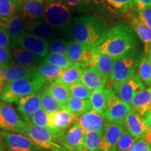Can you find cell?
I'll return each instance as SVG.
<instances>
[{
  "instance_id": "obj_1",
  "label": "cell",
  "mask_w": 151,
  "mask_h": 151,
  "mask_svg": "<svg viewBox=\"0 0 151 151\" xmlns=\"http://www.w3.org/2000/svg\"><path fill=\"white\" fill-rule=\"evenodd\" d=\"M138 46L137 35L132 27L120 23L109 29L102 42L94 48L116 59L137 50Z\"/></svg>"
},
{
  "instance_id": "obj_2",
  "label": "cell",
  "mask_w": 151,
  "mask_h": 151,
  "mask_svg": "<svg viewBox=\"0 0 151 151\" xmlns=\"http://www.w3.org/2000/svg\"><path fill=\"white\" fill-rule=\"evenodd\" d=\"M109 29L108 22L101 17L88 16L73 19L72 34L75 41L90 49L102 42Z\"/></svg>"
},
{
  "instance_id": "obj_3",
  "label": "cell",
  "mask_w": 151,
  "mask_h": 151,
  "mask_svg": "<svg viewBox=\"0 0 151 151\" xmlns=\"http://www.w3.org/2000/svg\"><path fill=\"white\" fill-rule=\"evenodd\" d=\"M46 81L39 73L29 78L9 83L0 94V99L6 103L16 102L22 97L40 91Z\"/></svg>"
},
{
  "instance_id": "obj_4",
  "label": "cell",
  "mask_w": 151,
  "mask_h": 151,
  "mask_svg": "<svg viewBox=\"0 0 151 151\" xmlns=\"http://www.w3.org/2000/svg\"><path fill=\"white\" fill-rule=\"evenodd\" d=\"M144 56L142 50L137 49L115 59L110 78L114 83H121L132 78Z\"/></svg>"
},
{
  "instance_id": "obj_5",
  "label": "cell",
  "mask_w": 151,
  "mask_h": 151,
  "mask_svg": "<svg viewBox=\"0 0 151 151\" xmlns=\"http://www.w3.org/2000/svg\"><path fill=\"white\" fill-rule=\"evenodd\" d=\"M22 134L27 137L39 148L51 150L61 147L58 141L64 134L52 131L49 128L37 127L30 122L24 121Z\"/></svg>"
},
{
  "instance_id": "obj_6",
  "label": "cell",
  "mask_w": 151,
  "mask_h": 151,
  "mask_svg": "<svg viewBox=\"0 0 151 151\" xmlns=\"http://www.w3.org/2000/svg\"><path fill=\"white\" fill-rule=\"evenodd\" d=\"M71 13L62 0H46L43 18L52 27H62L71 20Z\"/></svg>"
},
{
  "instance_id": "obj_7",
  "label": "cell",
  "mask_w": 151,
  "mask_h": 151,
  "mask_svg": "<svg viewBox=\"0 0 151 151\" xmlns=\"http://www.w3.org/2000/svg\"><path fill=\"white\" fill-rule=\"evenodd\" d=\"M106 95V108L102 115L107 121L118 122L124 124L125 116L132 111L131 106L117 97L111 89H105Z\"/></svg>"
},
{
  "instance_id": "obj_8",
  "label": "cell",
  "mask_w": 151,
  "mask_h": 151,
  "mask_svg": "<svg viewBox=\"0 0 151 151\" xmlns=\"http://www.w3.org/2000/svg\"><path fill=\"white\" fill-rule=\"evenodd\" d=\"M145 89H146V86L143 83L137 74L121 83L113 85V92L119 99L129 105L136 94Z\"/></svg>"
},
{
  "instance_id": "obj_9",
  "label": "cell",
  "mask_w": 151,
  "mask_h": 151,
  "mask_svg": "<svg viewBox=\"0 0 151 151\" xmlns=\"http://www.w3.org/2000/svg\"><path fill=\"white\" fill-rule=\"evenodd\" d=\"M5 147L9 151H40L26 136L9 132H0Z\"/></svg>"
},
{
  "instance_id": "obj_10",
  "label": "cell",
  "mask_w": 151,
  "mask_h": 151,
  "mask_svg": "<svg viewBox=\"0 0 151 151\" xmlns=\"http://www.w3.org/2000/svg\"><path fill=\"white\" fill-rule=\"evenodd\" d=\"M48 41L23 31L19 37L18 46L35 55L44 58L48 54Z\"/></svg>"
},
{
  "instance_id": "obj_11",
  "label": "cell",
  "mask_w": 151,
  "mask_h": 151,
  "mask_svg": "<svg viewBox=\"0 0 151 151\" xmlns=\"http://www.w3.org/2000/svg\"><path fill=\"white\" fill-rule=\"evenodd\" d=\"M124 129L123 124L107 122L101 137L99 150L102 151H116L117 143Z\"/></svg>"
},
{
  "instance_id": "obj_12",
  "label": "cell",
  "mask_w": 151,
  "mask_h": 151,
  "mask_svg": "<svg viewBox=\"0 0 151 151\" xmlns=\"http://www.w3.org/2000/svg\"><path fill=\"white\" fill-rule=\"evenodd\" d=\"M78 118V116L64 108L49 114V129L58 133L65 134L67 129L77 122Z\"/></svg>"
},
{
  "instance_id": "obj_13",
  "label": "cell",
  "mask_w": 151,
  "mask_h": 151,
  "mask_svg": "<svg viewBox=\"0 0 151 151\" xmlns=\"http://www.w3.org/2000/svg\"><path fill=\"white\" fill-rule=\"evenodd\" d=\"M107 122L102 115L96 113L93 110H90L79 116L76 122L84 132L103 134Z\"/></svg>"
},
{
  "instance_id": "obj_14",
  "label": "cell",
  "mask_w": 151,
  "mask_h": 151,
  "mask_svg": "<svg viewBox=\"0 0 151 151\" xmlns=\"http://www.w3.org/2000/svg\"><path fill=\"white\" fill-rule=\"evenodd\" d=\"M92 49L76 41L68 43L67 58L71 62L78 63L83 67H90Z\"/></svg>"
},
{
  "instance_id": "obj_15",
  "label": "cell",
  "mask_w": 151,
  "mask_h": 151,
  "mask_svg": "<svg viewBox=\"0 0 151 151\" xmlns=\"http://www.w3.org/2000/svg\"><path fill=\"white\" fill-rule=\"evenodd\" d=\"M124 127L127 131L136 139H143L149 129L144 119L132 110L127 113L124 120Z\"/></svg>"
},
{
  "instance_id": "obj_16",
  "label": "cell",
  "mask_w": 151,
  "mask_h": 151,
  "mask_svg": "<svg viewBox=\"0 0 151 151\" xmlns=\"http://www.w3.org/2000/svg\"><path fill=\"white\" fill-rule=\"evenodd\" d=\"M18 110L22 119L30 121V118L37 110L41 108V94L40 92L22 97L18 101Z\"/></svg>"
},
{
  "instance_id": "obj_17",
  "label": "cell",
  "mask_w": 151,
  "mask_h": 151,
  "mask_svg": "<svg viewBox=\"0 0 151 151\" xmlns=\"http://www.w3.org/2000/svg\"><path fill=\"white\" fill-rule=\"evenodd\" d=\"M0 111L5 129L22 134L24 121H22L12 106L6 102H0Z\"/></svg>"
},
{
  "instance_id": "obj_18",
  "label": "cell",
  "mask_w": 151,
  "mask_h": 151,
  "mask_svg": "<svg viewBox=\"0 0 151 151\" xmlns=\"http://www.w3.org/2000/svg\"><path fill=\"white\" fill-rule=\"evenodd\" d=\"M24 22L21 16L18 14L9 18H0V26L6 31L10 37L13 48L18 46L19 37L23 32Z\"/></svg>"
},
{
  "instance_id": "obj_19",
  "label": "cell",
  "mask_w": 151,
  "mask_h": 151,
  "mask_svg": "<svg viewBox=\"0 0 151 151\" xmlns=\"http://www.w3.org/2000/svg\"><path fill=\"white\" fill-rule=\"evenodd\" d=\"M23 31L47 41L55 35L54 28L41 18L24 21Z\"/></svg>"
},
{
  "instance_id": "obj_20",
  "label": "cell",
  "mask_w": 151,
  "mask_h": 151,
  "mask_svg": "<svg viewBox=\"0 0 151 151\" xmlns=\"http://www.w3.org/2000/svg\"><path fill=\"white\" fill-rule=\"evenodd\" d=\"M114 61L113 57L98 51L95 48H92L90 67L95 68L106 78H110Z\"/></svg>"
},
{
  "instance_id": "obj_21",
  "label": "cell",
  "mask_w": 151,
  "mask_h": 151,
  "mask_svg": "<svg viewBox=\"0 0 151 151\" xmlns=\"http://www.w3.org/2000/svg\"><path fill=\"white\" fill-rule=\"evenodd\" d=\"M108 79L101 74L95 68L87 67L83 70L79 82L91 91L104 90Z\"/></svg>"
},
{
  "instance_id": "obj_22",
  "label": "cell",
  "mask_w": 151,
  "mask_h": 151,
  "mask_svg": "<svg viewBox=\"0 0 151 151\" xmlns=\"http://www.w3.org/2000/svg\"><path fill=\"white\" fill-rule=\"evenodd\" d=\"M12 63L24 67L37 68L43 62L44 58L37 56L20 48H14L12 52Z\"/></svg>"
},
{
  "instance_id": "obj_23",
  "label": "cell",
  "mask_w": 151,
  "mask_h": 151,
  "mask_svg": "<svg viewBox=\"0 0 151 151\" xmlns=\"http://www.w3.org/2000/svg\"><path fill=\"white\" fill-rule=\"evenodd\" d=\"M46 9V0H26L20 11L24 21L43 18Z\"/></svg>"
},
{
  "instance_id": "obj_24",
  "label": "cell",
  "mask_w": 151,
  "mask_h": 151,
  "mask_svg": "<svg viewBox=\"0 0 151 151\" xmlns=\"http://www.w3.org/2000/svg\"><path fill=\"white\" fill-rule=\"evenodd\" d=\"M132 110L143 118L151 111V86L137 93L129 104Z\"/></svg>"
},
{
  "instance_id": "obj_25",
  "label": "cell",
  "mask_w": 151,
  "mask_h": 151,
  "mask_svg": "<svg viewBox=\"0 0 151 151\" xmlns=\"http://www.w3.org/2000/svg\"><path fill=\"white\" fill-rule=\"evenodd\" d=\"M129 26L145 45V52L151 48V29L134 14L129 17Z\"/></svg>"
},
{
  "instance_id": "obj_26",
  "label": "cell",
  "mask_w": 151,
  "mask_h": 151,
  "mask_svg": "<svg viewBox=\"0 0 151 151\" xmlns=\"http://www.w3.org/2000/svg\"><path fill=\"white\" fill-rule=\"evenodd\" d=\"M37 73V68L24 67L11 64L5 71L4 83H9L15 81L29 78Z\"/></svg>"
},
{
  "instance_id": "obj_27",
  "label": "cell",
  "mask_w": 151,
  "mask_h": 151,
  "mask_svg": "<svg viewBox=\"0 0 151 151\" xmlns=\"http://www.w3.org/2000/svg\"><path fill=\"white\" fill-rule=\"evenodd\" d=\"M65 108L76 116H81L92 109L89 99H81L73 97H69L65 105Z\"/></svg>"
},
{
  "instance_id": "obj_28",
  "label": "cell",
  "mask_w": 151,
  "mask_h": 151,
  "mask_svg": "<svg viewBox=\"0 0 151 151\" xmlns=\"http://www.w3.org/2000/svg\"><path fill=\"white\" fill-rule=\"evenodd\" d=\"M47 89L58 102L64 106L66 104L68 99L71 97L67 87L58 79L51 83V84L48 86V88H47Z\"/></svg>"
},
{
  "instance_id": "obj_29",
  "label": "cell",
  "mask_w": 151,
  "mask_h": 151,
  "mask_svg": "<svg viewBox=\"0 0 151 151\" xmlns=\"http://www.w3.org/2000/svg\"><path fill=\"white\" fill-rule=\"evenodd\" d=\"M63 71V69L45 62H43L37 68V72L46 81V82L52 83L59 79Z\"/></svg>"
},
{
  "instance_id": "obj_30",
  "label": "cell",
  "mask_w": 151,
  "mask_h": 151,
  "mask_svg": "<svg viewBox=\"0 0 151 151\" xmlns=\"http://www.w3.org/2000/svg\"><path fill=\"white\" fill-rule=\"evenodd\" d=\"M83 69L84 68L79 64L73 66L64 70L62 76L58 80L61 81L62 83L67 87L74 84L76 83H78L80 81Z\"/></svg>"
},
{
  "instance_id": "obj_31",
  "label": "cell",
  "mask_w": 151,
  "mask_h": 151,
  "mask_svg": "<svg viewBox=\"0 0 151 151\" xmlns=\"http://www.w3.org/2000/svg\"><path fill=\"white\" fill-rule=\"evenodd\" d=\"M92 109L100 115H103L106 108V95L104 90H98L92 91L90 97Z\"/></svg>"
},
{
  "instance_id": "obj_32",
  "label": "cell",
  "mask_w": 151,
  "mask_h": 151,
  "mask_svg": "<svg viewBox=\"0 0 151 151\" xmlns=\"http://www.w3.org/2000/svg\"><path fill=\"white\" fill-rule=\"evenodd\" d=\"M41 108L47 113H50L57 112L65 108V106L58 102L51 95L47 88L41 92Z\"/></svg>"
},
{
  "instance_id": "obj_33",
  "label": "cell",
  "mask_w": 151,
  "mask_h": 151,
  "mask_svg": "<svg viewBox=\"0 0 151 151\" xmlns=\"http://www.w3.org/2000/svg\"><path fill=\"white\" fill-rule=\"evenodd\" d=\"M43 62L55 66V67H59L60 69H63V70H65V69H69V68L73 67V66L78 65V63H74V62H71L70 60L68 59L67 57L66 56L50 53L47 55L46 57H45Z\"/></svg>"
},
{
  "instance_id": "obj_34",
  "label": "cell",
  "mask_w": 151,
  "mask_h": 151,
  "mask_svg": "<svg viewBox=\"0 0 151 151\" xmlns=\"http://www.w3.org/2000/svg\"><path fill=\"white\" fill-rule=\"evenodd\" d=\"M21 6L10 0H0V18H9L20 11Z\"/></svg>"
},
{
  "instance_id": "obj_35",
  "label": "cell",
  "mask_w": 151,
  "mask_h": 151,
  "mask_svg": "<svg viewBox=\"0 0 151 151\" xmlns=\"http://www.w3.org/2000/svg\"><path fill=\"white\" fill-rule=\"evenodd\" d=\"M103 134L97 132H85L83 146L88 151H98Z\"/></svg>"
},
{
  "instance_id": "obj_36",
  "label": "cell",
  "mask_w": 151,
  "mask_h": 151,
  "mask_svg": "<svg viewBox=\"0 0 151 151\" xmlns=\"http://www.w3.org/2000/svg\"><path fill=\"white\" fill-rule=\"evenodd\" d=\"M138 76L146 87L151 86V65L146 56H143L138 67Z\"/></svg>"
},
{
  "instance_id": "obj_37",
  "label": "cell",
  "mask_w": 151,
  "mask_h": 151,
  "mask_svg": "<svg viewBox=\"0 0 151 151\" xmlns=\"http://www.w3.org/2000/svg\"><path fill=\"white\" fill-rule=\"evenodd\" d=\"M67 88L71 97L81 99H90L92 91L81 83H76Z\"/></svg>"
},
{
  "instance_id": "obj_38",
  "label": "cell",
  "mask_w": 151,
  "mask_h": 151,
  "mask_svg": "<svg viewBox=\"0 0 151 151\" xmlns=\"http://www.w3.org/2000/svg\"><path fill=\"white\" fill-rule=\"evenodd\" d=\"M67 41L62 39H55L48 45V52L50 54H57L67 57Z\"/></svg>"
},
{
  "instance_id": "obj_39",
  "label": "cell",
  "mask_w": 151,
  "mask_h": 151,
  "mask_svg": "<svg viewBox=\"0 0 151 151\" xmlns=\"http://www.w3.org/2000/svg\"><path fill=\"white\" fill-rule=\"evenodd\" d=\"M29 122L37 127L49 128V113L42 108L39 109L31 116Z\"/></svg>"
},
{
  "instance_id": "obj_40",
  "label": "cell",
  "mask_w": 151,
  "mask_h": 151,
  "mask_svg": "<svg viewBox=\"0 0 151 151\" xmlns=\"http://www.w3.org/2000/svg\"><path fill=\"white\" fill-rule=\"evenodd\" d=\"M136 139L124 129L117 143V151H127L134 144Z\"/></svg>"
},
{
  "instance_id": "obj_41",
  "label": "cell",
  "mask_w": 151,
  "mask_h": 151,
  "mask_svg": "<svg viewBox=\"0 0 151 151\" xmlns=\"http://www.w3.org/2000/svg\"><path fill=\"white\" fill-rule=\"evenodd\" d=\"M107 3L112 6L119 11L126 13L131 9H134L132 0H105Z\"/></svg>"
},
{
  "instance_id": "obj_42",
  "label": "cell",
  "mask_w": 151,
  "mask_h": 151,
  "mask_svg": "<svg viewBox=\"0 0 151 151\" xmlns=\"http://www.w3.org/2000/svg\"><path fill=\"white\" fill-rule=\"evenodd\" d=\"M136 16L151 29V7L146 8L141 10L134 9Z\"/></svg>"
},
{
  "instance_id": "obj_43",
  "label": "cell",
  "mask_w": 151,
  "mask_h": 151,
  "mask_svg": "<svg viewBox=\"0 0 151 151\" xmlns=\"http://www.w3.org/2000/svg\"><path fill=\"white\" fill-rule=\"evenodd\" d=\"M12 53L9 49L0 48V65L9 67L12 63Z\"/></svg>"
},
{
  "instance_id": "obj_44",
  "label": "cell",
  "mask_w": 151,
  "mask_h": 151,
  "mask_svg": "<svg viewBox=\"0 0 151 151\" xmlns=\"http://www.w3.org/2000/svg\"><path fill=\"white\" fill-rule=\"evenodd\" d=\"M11 46V39L6 31L0 26V48L9 49Z\"/></svg>"
},
{
  "instance_id": "obj_45",
  "label": "cell",
  "mask_w": 151,
  "mask_h": 151,
  "mask_svg": "<svg viewBox=\"0 0 151 151\" xmlns=\"http://www.w3.org/2000/svg\"><path fill=\"white\" fill-rule=\"evenodd\" d=\"M134 151H151V145L143 139L137 140L133 145Z\"/></svg>"
},
{
  "instance_id": "obj_46",
  "label": "cell",
  "mask_w": 151,
  "mask_h": 151,
  "mask_svg": "<svg viewBox=\"0 0 151 151\" xmlns=\"http://www.w3.org/2000/svg\"><path fill=\"white\" fill-rule=\"evenodd\" d=\"M64 4L67 6H78L79 5L84 4L85 3L92 2L96 4H99L101 0H62Z\"/></svg>"
},
{
  "instance_id": "obj_47",
  "label": "cell",
  "mask_w": 151,
  "mask_h": 151,
  "mask_svg": "<svg viewBox=\"0 0 151 151\" xmlns=\"http://www.w3.org/2000/svg\"><path fill=\"white\" fill-rule=\"evenodd\" d=\"M134 6V9L141 10L151 7V0H132Z\"/></svg>"
},
{
  "instance_id": "obj_48",
  "label": "cell",
  "mask_w": 151,
  "mask_h": 151,
  "mask_svg": "<svg viewBox=\"0 0 151 151\" xmlns=\"http://www.w3.org/2000/svg\"><path fill=\"white\" fill-rule=\"evenodd\" d=\"M8 66L0 65V84L4 85V73L7 69Z\"/></svg>"
},
{
  "instance_id": "obj_49",
  "label": "cell",
  "mask_w": 151,
  "mask_h": 151,
  "mask_svg": "<svg viewBox=\"0 0 151 151\" xmlns=\"http://www.w3.org/2000/svg\"><path fill=\"white\" fill-rule=\"evenodd\" d=\"M143 119H144L148 129L151 131V111L148 113H146V114L143 116Z\"/></svg>"
},
{
  "instance_id": "obj_50",
  "label": "cell",
  "mask_w": 151,
  "mask_h": 151,
  "mask_svg": "<svg viewBox=\"0 0 151 151\" xmlns=\"http://www.w3.org/2000/svg\"><path fill=\"white\" fill-rule=\"evenodd\" d=\"M145 56L146 57V58L148 59V62H150V64L151 65V48L149 49V50L147 51L146 52H145Z\"/></svg>"
},
{
  "instance_id": "obj_51",
  "label": "cell",
  "mask_w": 151,
  "mask_h": 151,
  "mask_svg": "<svg viewBox=\"0 0 151 151\" xmlns=\"http://www.w3.org/2000/svg\"><path fill=\"white\" fill-rule=\"evenodd\" d=\"M0 129H5V125L4 123L2 116H1V111H0Z\"/></svg>"
},
{
  "instance_id": "obj_52",
  "label": "cell",
  "mask_w": 151,
  "mask_h": 151,
  "mask_svg": "<svg viewBox=\"0 0 151 151\" xmlns=\"http://www.w3.org/2000/svg\"><path fill=\"white\" fill-rule=\"evenodd\" d=\"M10 1H14V2L22 6V4H23L24 2L26 1V0H10Z\"/></svg>"
},
{
  "instance_id": "obj_53",
  "label": "cell",
  "mask_w": 151,
  "mask_h": 151,
  "mask_svg": "<svg viewBox=\"0 0 151 151\" xmlns=\"http://www.w3.org/2000/svg\"><path fill=\"white\" fill-rule=\"evenodd\" d=\"M50 151H68L67 150H66L65 148H64L63 147H60V148H52L50 150Z\"/></svg>"
},
{
  "instance_id": "obj_54",
  "label": "cell",
  "mask_w": 151,
  "mask_h": 151,
  "mask_svg": "<svg viewBox=\"0 0 151 151\" xmlns=\"http://www.w3.org/2000/svg\"><path fill=\"white\" fill-rule=\"evenodd\" d=\"M2 142H3V141H2V139H1V137H0V151H4Z\"/></svg>"
},
{
  "instance_id": "obj_55",
  "label": "cell",
  "mask_w": 151,
  "mask_h": 151,
  "mask_svg": "<svg viewBox=\"0 0 151 151\" xmlns=\"http://www.w3.org/2000/svg\"><path fill=\"white\" fill-rule=\"evenodd\" d=\"M127 151H134V148H133V146H132L131 147V148H130L129 149V150H128Z\"/></svg>"
},
{
  "instance_id": "obj_56",
  "label": "cell",
  "mask_w": 151,
  "mask_h": 151,
  "mask_svg": "<svg viewBox=\"0 0 151 151\" xmlns=\"http://www.w3.org/2000/svg\"><path fill=\"white\" fill-rule=\"evenodd\" d=\"M3 86V85H1V84H0V91H1V87Z\"/></svg>"
},
{
  "instance_id": "obj_57",
  "label": "cell",
  "mask_w": 151,
  "mask_h": 151,
  "mask_svg": "<svg viewBox=\"0 0 151 151\" xmlns=\"http://www.w3.org/2000/svg\"><path fill=\"white\" fill-rule=\"evenodd\" d=\"M98 151H102V150H98ZM117 151V150H116Z\"/></svg>"
}]
</instances>
